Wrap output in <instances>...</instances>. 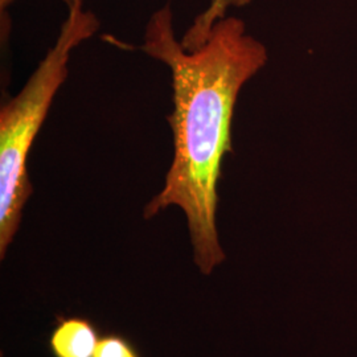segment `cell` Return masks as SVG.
Listing matches in <instances>:
<instances>
[{
    "mask_svg": "<svg viewBox=\"0 0 357 357\" xmlns=\"http://www.w3.org/2000/svg\"><path fill=\"white\" fill-rule=\"evenodd\" d=\"M13 1H16V0H0V11H1V13L7 11V8L13 4Z\"/></svg>",
    "mask_w": 357,
    "mask_h": 357,
    "instance_id": "obj_6",
    "label": "cell"
},
{
    "mask_svg": "<svg viewBox=\"0 0 357 357\" xmlns=\"http://www.w3.org/2000/svg\"><path fill=\"white\" fill-rule=\"evenodd\" d=\"M167 65L172 76L174 110L167 116L174 158L162 191L147 203L146 220L169 206L187 217L193 261L209 275L224 259L217 230L218 180L231 150V121L243 85L268 63L265 45L246 32L241 19L225 16L193 51L176 38L169 4L151 15L141 47Z\"/></svg>",
    "mask_w": 357,
    "mask_h": 357,
    "instance_id": "obj_1",
    "label": "cell"
},
{
    "mask_svg": "<svg viewBox=\"0 0 357 357\" xmlns=\"http://www.w3.org/2000/svg\"><path fill=\"white\" fill-rule=\"evenodd\" d=\"M94 357H139V355L128 339L110 333L100 339Z\"/></svg>",
    "mask_w": 357,
    "mask_h": 357,
    "instance_id": "obj_5",
    "label": "cell"
},
{
    "mask_svg": "<svg viewBox=\"0 0 357 357\" xmlns=\"http://www.w3.org/2000/svg\"><path fill=\"white\" fill-rule=\"evenodd\" d=\"M100 336L94 324L77 317L61 320L50 339L54 357H94Z\"/></svg>",
    "mask_w": 357,
    "mask_h": 357,
    "instance_id": "obj_3",
    "label": "cell"
},
{
    "mask_svg": "<svg viewBox=\"0 0 357 357\" xmlns=\"http://www.w3.org/2000/svg\"><path fill=\"white\" fill-rule=\"evenodd\" d=\"M253 0H209L208 7L199 13L187 32L180 38L184 50L193 51L200 48L217 22L227 16L230 8H241L250 4Z\"/></svg>",
    "mask_w": 357,
    "mask_h": 357,
    "instance_id": "obj_4",
    "label": "cell"
},
{
    "mask_svg": "<svg viewBox=\"0 0 357 357\" xmlns=\"http://www.w3.org/2000/svg\"><path fill=\"white\" fill-rule=\"evenodd\" d=\"M66 17L51 50L38 63L26 85L0 109V258L19 230L33 187L28 158L52 103L69 76L70 56L93 38L101 23L85 8L84 0H63Z\"/></svg>",
    "mask_w": 357,
    "mask_h": 357,
    "instance_id": "obj_2",
    "label": "cell"
}]
</instances>
